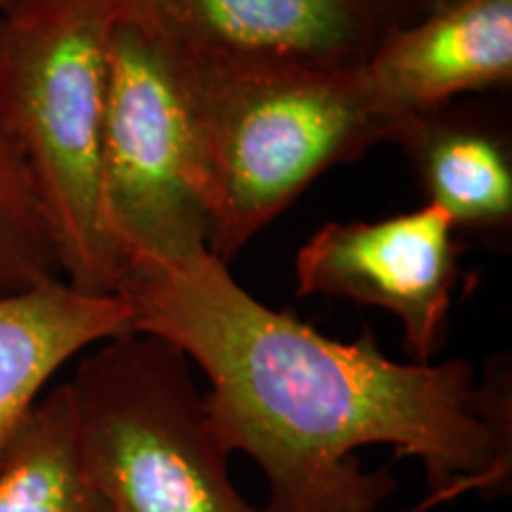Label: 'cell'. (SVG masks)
Returning <instances> with one entry per match:
<instances>
[{
  "mask_svg": "<svg viewBox=\"0 0 512 512\" xmlns=\"http://www.w3.org/2000/svg\"><path fill=\"white\" fill-rule=\"evenodd\" d=\"M133 332L181 349L209 380L207 403L228 453L264 472V512H377L387 470L356 451L392 446L425 470L432 498L501 489L510 479V370L477 384L465 358L384 356L370 330L339 342L252 297L209 252L121 275Z\"/></svg>",
  "mask_w": 512,
  "mask_h": 512,
  "instance_id": "1",
  "label": "cell"
},
{
  "mask_svg": "<svg viewBox=\"0 0 512 512\" xmlns=\"http://www.w3.org/2000/svg\"><path fill=\"white\" fill-rule=\"evenodd\" d=\"M171 50L209 219V254L221 264L332 166L392 143L361 69Z\"/></svg>",
  "mask_w": 512,
  "mask_h": 512,
  "instance_id": "2",
  "label": "cell"
},
{
  "mask_svg": "<svg viewBox=\"0 0 512 512\" xmlns=\"http://www.w3.org/2000/svg\"><path fill=\"white\" fill-rule=\"evenodd\" d=\"M110 24L102 0H17L0 19V136L27 171L62 280L95 297L121 278L100 214Z\"/></svg>",
  "mask_w": 512,
  "mask_h": 512,
  "instance_id": "3",
  "label": "cell"
},
{
  "mask_svg": "<svg viewBox=\"0 0 512 512\" xmlns=\"http://www.w3.org/2000/svg\"><path fill=\"white\" fill-rule=\"evenodd\" d=\"M67 387L83 463L112 512H264L230 482L207 394L171 342L105 339Z\"/></svg>",
  "mask_w": 512,
  "mask_h": 512,
  "instance_id": "4",
  "label": "cell"
},
{
  "mask_svg": "<svg viewBox=\"0 0 512 512\" xmlns=\"http://www.w3.org/2000/svg\"><path fill=\"white\" fill-rule=\"evenodd\" d=\"M100 214L121 275L209 252L174 50L124 22L107 36Z\"/></svg>",
  "mask_w": 512,
  "mask_h": 512,
  "instance_id": "5",
  "label": "cell"
},
{
  "mask_svg": "<svg viewBox=\"0 0 512 512\" xmlns=\"http://www.w3.org/2000/svg\"><path fill=\"white\" fill-rule=\"evenodd\" d=\"M458 230L422 204L380 221L325 223L294 259L299 297H335L389 311L413 363L444 349L460 275Z\"/></svg>",
  "mask_w": 512,
  "mask_h": 512,
  "instance_id": "6",
  "label": "cell"
},
{
  "mask_svg": "<svg viewBox=\"0 0 512 512\" xmlns=\"http://www.w3.org/2000/svg\"><path fill=\"white\" fill-rule=\"evenodd\" d=\"M112 22L202 57L356 72L403 27L396 0H102Z\"/></svg>",
  "mask_w": 512,
  "mask_h": 512,
  "instance_id": "7",
  "label": "cell"
},
{
  "mask_svg": "<svg viewBox=\"0 0 512 512\" xmlns=\"http://www.w3.org/2000/svg\"><path fill=\"white\" fill-rule=\"evenodd\" d=\"M373 110L392 128L458 95L512 83V0H453L403 24L361 69Z\"/></svg>",
  "mask_w": 512,
  "mask_h": 512,
  "instance_id": "8",
  "label": "cell"
},
{
  "mask_svg": "<svg viewBox=\"0 0 512 512\" xmlns=\"http://www.w3.org/2000/svg\"><path fill=\"white\" fill-rule=\"evenodd\" d=\"M126 332V299L79 292L62 278L0 297V453L64 363Z\"/></svg>",
  "mask_w": 512,
  "mask_h": 512,
  "instance_id": "9",
  "label": "cell"
},
{
  "mask_svg": "<svg viewBox=\"0 0 512 512\" xmlns=\"http://www.w3.org/2000/svg\"><path fill=\"white\" fill-rule=\"evenodd\" d=\"M394 145L406 152L425 204L444 211L456 230L503 238L512 226V150L496 121L444 110L396 126Z\"/></svg>",
  "mask_w": 512,
  "mask_h": 512,
  "instance_id": "10",
  "label": "cell"
},
{
  "mask_svg": "<svg viewBox=\"0 0 512 512\" xmlns=\"http://www.w3.org/2000/svg\"><path fill=\"white\" fill-rule=\"evenodd\" d=\"M0 512H112L83 463L67 382L31 406L0 453Z\"/></svg>",
  "mask_w": 512,
  "mask_h": 512,
  "instance_id": "11",
  "label": "cell"
},
{
  "mask_svg": "<svg viewBox=\"0 0 512 512\" xmlns=\"http://www.w3.org/2000/svg\"><path fill=\"white\" fill-rule=\"evenodd\" d=\"M62 278L48 223L19 157L0 136V297Z\"/></svg>",
  "mask_w": 512,
  "mask_h": 512,
  "instance_id": "12",
  "label": "cell"
},
{
  "mask_svg": "<svg viewBox=\"0 0 512 512\" xmlns=\"http://www.w3.org/2000/svg\"><path fill=\"white\" fill-rule=\"evenodd\" d=\"M401 8L403 24H411L415 19L430 15V12L444 8V5L453 3V0H396Z\"/></svg>",
  "mask_w": 512,
  "mask_h": 512,
  "instance_id": "13",
  "label": "cell"
},
{
  "mask_svg": "<svg viewBox=\"0 0 512 512\" xmlns=\"http://www.w3.org/2000/svg\"><path fill=\"white\" fill-rule=\"evenodd\" d=\"M15 3H17V0H0V19L5 17V12H8Z\"/></svg>",
  "mask_w": 512,
  "mask_h": 512,
  "instance_id": "14",
  "label": "cell"
}]
</instances>
